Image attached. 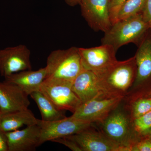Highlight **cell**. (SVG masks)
Returning <instances> with one entry per match:
<instances>
[{"mask_svg": "<svg viewBox=\"0 0 151 151\" xmlns=\"http://www.w3.org/2000/svg\"><path fill=\"white\" fill-rule=\"evenodd\" d=\"M137 66L134 56L124 61H117L99 74L100 86L105 94L125 97L134 82Z\"/></svg>", "mask_w": 151, "mask_h": 151, "instance_id": "6da1fadb", "label": "cell"}, {"mask_svg": "<svg viewBox=\"0 0 151 151\" xmlns=\"http://www.w3.org/2000/svg\"><path fill=\"white\" fill-rule=\"evenodd\" d=\"M46 77L71 83L84 70L78 47H72L65 50L51 52L47 59Z\"/></svg>", "mask_w": 151, "mask_h": 151, "instance_id": "7a4b0ae2", "label": "cell"}, {"mask_svg": "<svg viewBox=\"0 0 151 151\" xmlns=\"http://www.w3.org/2000/svg\"><path fill=\"white\" fill-rule=\"evenodd\" d=\"M150 29L142 13L113 23L101 39L102 44L111 45L117 51L121 47L137 42Z\"/></svg>", "mask_w": 151, "mask_h": 151, "instance_id": "3957f363", "label": "cell"}, {"mask_svg": "<svg viewBox=\"0 0 151 151\" xmlns=\"http://www.w3.org/2000/svg\"><path fill=\"white\" fill-rule=\"evenodd\" d=\"M121 103L100 123L101 132L127 151H130L131 146L137 140L129 114L124 105L121 106Z\"/></svg>", "mask_w": 151, "mask_h": 151, "instance_id": "277c9868", "label": "cell"}, {"mask_svg": "<svg viewBox=\"0 0 151 151\" xmlns=\"http://www.w3.org/2000/svg\"><path fill=\"white\" fill-rule=\"evenodd\" d=\"M124 98L102 93L81 103L70 116L92 124L101 123L122 103Z\"/></svg>", "mask_w": 151, "mask_h": 151, "instance_id": "5b68a950", "label": "cell"}, {"mask_svg": "<svg viewBox=\"0 0 151 151\" xmlns=\"http://www.w3.org/2000/svg\"><path fill=\"white\" fill-rule=\"evenodd\" d=\"M71 85V83L45 79L41 85L40 91L59 110L73 113L81 103Z\"/></svg>", "mask_w": 151, "mask_h": 151, "instance_id": "8992f818", "label": "cell"}, {"mask_svg": "<svg viewBox=\"0 0 151 151\" xmlns=\"http://www.w3.org/2000/svg\"><path fill=\"white\" fill-rule=\"evenodd\" d=\"M40 128L41 145L47 141L77 134L93 126L92 123L80 121L70 116L53 121L45 122L37 119Z\"/></svg>", "mask_w": 151, "mask_h": 151, "instance_id": "52a82bcc", "label": "cell"}, {"mask_svg": "<svg viewBox=\"0 0 151 151\" xmlns=\"http://www.w3.org/2000/svg\"><path fill=\"white\" fill-rule=\"evenodd\" d=\"M84 70L99 74L117 61L116 52L111 45L102 44L89 48H78Z\"/></svg>", "mask_w": 151, "mask_h": 151, "instance_id": "ba28073f", "label": "cell"}, {"mask_svg": "<svg viewBox=\"0 0 151 151\" xmlns=\"http://www.w3.org/2000/svg\"><path fill=\"white\" fill-rule=\"evenodd\" d=\"M30 51L23 45L0 50V73L5 77L22 70H32Z\"/></svg>", "mask_w": 151, "mask_h": 151, "instance_id": "9c48e42d", "label": "cell"}, {"mask_svg": "<svg viewBox=\"0 0 151 151\" xmlns=\"http://www.w3.org/2000/svg\"><path fill=\"white\" fill-rule=\"evenodd\" d=\"M110 0H82L79 5L85 20L95 31L105 32L112 25Z\"/></svg>", "mask_w": 151, "mask_h": 151, "instance_id": "30bf717a", "label": "cell"}, {"mask_svg": "<svg viewBox=\"0 0 151 151\" xmlns=\"http://www.w3.org/2000/svg\"><path fill=\"white\" fill-rule=\"evenodd\" d=\"M92 126L66 137L76 143L81 151H127L125 148L111 140L102 132L94 130Z\"/></svg>", "mask_w": 151, "mask_h": 151, "instance_id": "8fae6325", "label": "cell"}, {"mask_svg": "<svg viewBox=\"0 0 151 151\" xmlns=\"http://www.w3.org/2000/svg\"><path fill=\"white\" fill-rule=\"evenodd\" d=\"M9 151H34L41 144L40 128L37 124L22 130L6 132Z\"/></svg>", "mask_w": 151, "mask_h": 151, "instance_id": "7c38bea8", "label": "cell"}, {"mask_svg": "<svg viewBox=\"0 0 151 151\" xmlns=\"http://www.w3.org/2000/svg\"><path fill=\"white\" fill-rule=\"evenodd\" d=\"M28 96L16 84L0 82V114L28 109Z\"/></svg>", "mask_w": 151, "mask_h": 151, "instance_id": "4fadbf2b", "label": "cell"}, {"mask_svg": "<svg viewBox=\"0 0 151 151\" xmlns=\"http://www.w3.org/2000/svg\"><path fill=\"white\" fill-rule=\"evenodd\" d=\"M71 86L81 103L104 93L98 76L90 70H82L72 82Z\"/></svg>", "mask_w": 151, "mask_h": 151, "instance_id": "5bb4252c", "label": "cell"}, {"mask_svg": "<svg viewBox=\"0 0 151 151\" xmlns=\"http://www.w3.org/2000/svg\"><path fill=\"white\" fill-rule=\"evenodd\" d=\"M134 57L137 74L134 84L127 95L151 78V37H147L143 40Z\"/></svg>", "mask_w": 151, "mask_h": 151, "instance_id": "9a60e30c", "label": "cell"}, {"mask_svg": "<svg viewBox=\"0 0 151 151\" xmlns=\"http://www.w3.org/2000/svg\"><path fill=\"white\" fill-rule=\"evenodd\" d=\"M45 67L37 70H22L5 77V80L17 85L28 95L40 91L41 85L46 77Z\"/></svg>", "mask_w": 151, "mask_h": 151, "instance_id": "2e32d148", "label": "cell"}, {"mask_svg": "<svg viewBox=\"0 0 151 151\" xmlns=\"http://www.w3.org/2000/svg\"><path fill=\"white\" fill-rule=\"evenodd\" d=\"M37 119L28 108L0 114V128L5 132L15 131L24 126L37 124Z\"/></svg>", "mask_w": 151, "mask_h": 151, "instance_id": "e0dca14e", "label": "cell"}, {"mask_svg": "<svg viewBox=\"0 0 151 151\" xmlns=\"http://www.w3.org/2000/svg\"><path fill=\"white\" fill-rule=\"evenodd\" d=\"M30 96L37 105L42 121L53 122L66 117L64 111L57 108L41 91L33 92L30 94Z\"/></svg>", "mask_w": 151, "mask_h": 151, "instance_id": "ac0fdd59", "label": "cell"}, {"mask_svg": "<svg viewBox=\"0 0 151 151\" xmlns=\"http://www.w3.org/2000/svg\"><path fill=\"white\" fill-rule=\"evenodd\" d=\"M124 105L132 120L151 111V97H135L129 95L124 97Z\"/></svg>", "mask_w": 151, "mask_h": 151, "instance_id": "d6986e66", "label": "cell"}, {"mask_svg": "<svg viewBox=\"0 0 151 151\" xmlns=\"http://www.w3.org/2000/svg\"><path fill=\"white\" fill-rule=\"evenodd\" d=\"M146 1V0H127L119 10L116 22L142 13Z\"/></svg>", "mask_w": 151, "mask_h": 151, "instance_id": "ffe728a7", "label": "cell"}, {"mask_svg": "<svg viewBox=\"0 0 151 151\" xmlns=\"http://www.w3.org/2000/svg\"><path fill=\"white\" fill-rule=\"evenodd\" d=\"M135 134L147 135L151 130V111L132 121Z\"/></svg>", "mask_w": 151, "mask_h": 151, "instance_id": "44dd1931", "label": "cell"}, {"mask_svg": "<svg viewBox=\"0 0 151 151\" xmlns=\"http://www.w3.org/2000/svg\"><path fill=\"white\" fill-rule=\"evenodd\" d=\"M130 151H151V138L136 141L131 146Z\"/></svg>", "mask_w": 151, "mask_h": 151, "instance_id": "7402d4cb", "label": "cell"}, {"mask_svg": "<svg viewBox=\"0 0 151 151\" xmlns=\"http://www.w3.org/2000/svg\"><path fill=\"white\" fill-rule=\"evenodd\" d=\"M126 1L127 0H110L109 10L112 25L116 22L119 10Z\"/></svg>", "mask_w": 151, "mask_h": 151, "instance_id": "603a6c76", "label": "cell"}, {"mask_svg": "<svg viewBox=\"0 0 151 151\" xmlns=\"http://www.w3.org/2000/svg\"><path fill=\"white\" fill-rule=\"evenodd\" d=\"M52 142L62 144L73 151H81V149L76 143L67 137L58 138Z\"/></svg>", "mask_w": 151, "mask_h": 151, "instance_id": "cb8c5ba5", "label": "cell"}, {"mask_svg": "<svg viewBox=\"0 0 151 151\" xmlns=\"http://www.w3.org/2000/svg\"><path fill=\"white\" fill-rule=\"evenodd\" d=\"M142 13L151 29V0H146Z\"/></svg>", "mask_w": 151, "mask_h": 151, "instance_id": "d4e9b609", "label": "cell"}, {"mask_svg": "<svg viewBox=\"0 0 151 151\" xmlns=\"http://www.w3.org/2000/svg\"><path fill=\"white\" fill-rule=\"evenodd\" d=\"M0 151H9L6 132L0 128Z\"/></svg>", "mask_w": 151, "mask_h": 151, "instance_id": "484cf974", "label": "cell"}, {"mask_svg": "<svg viewBox=\"0 0 151 151\" xmlns=\"http://www.w3.org/2000/svg\"><path fill=\"white\" fill-rule=\"evenodd\" d=\"M82 0H65L67 4L70 6H74L80 4Z\"/></svg>", "mask_w": 151, "mask_h": 151, "instance_id": "4316f807", "label": "cell"}, {"mask_svg": "<svg viewBox=\"0 0 151 151\" xmlns=\"http://www.w3.org/2000/svg\"><path fill=\"white\" fill-rule=\"evenodd\" d=\"M148 135L149 136V137H150L151 139V130H150V132H149V134Z\"/></svg>", "mask_w": 151, "mask_h": 151, "instance_id": "83f0119b", "label": "cell"}]
</instances>
